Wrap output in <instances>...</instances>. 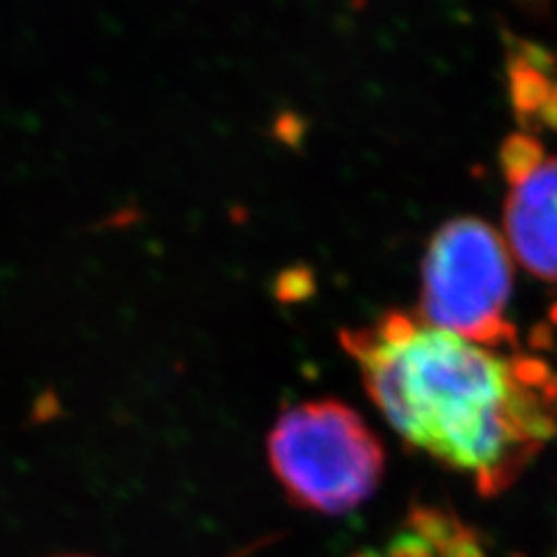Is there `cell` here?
<instances>
[{
  "mask_svg": "<svg viewBox=\"0 0 557 557\" xmlns=\"http://www.w3.org/2000/svg\"><path fill=\"white\" fill-rule=\"evenodd\" d=\"M374 405L432 458L472 472L485 493L507 481L534 428L516 374L481 344L386 317L344 335Z\"/></svg>",
  "mask_w": 557,
  "mask_h": 557,
  "instance_id": "obj_1",
  "label": "cell"
},
{
  "mask_svg": "<svg viewBox=\"0 0 557 557\" xmlns=\"http://www.w3.org/2000/svg\"><path fill=\"white\" fill-rule=\"evenodd\" d=\"M268 456L290 502L325 516L360 507L383 474L376 434L339 399H311L284 411L268 437Z\"/></svg>",
  "mask_w": 557,
  "mask_h": 557,
  "instance_id": "obj_2",
  "label": "cell"
},
{
  "mask_svg": "<svg viewBox=\"0 0 557 557\" xmlns=\"http://www.w3.org/2000/svg\"><path fill=\"white\" fill-rule=\"evenodd\" d=\"M511 298L507 247L491 225L458 219L432 237L423 263L428 325L469 342L495 339Z\"/></svg>",
  "mask_w": 557,
  "mask_h": 557,
  "instance_id": "obj_3",
  "label": "cell"
},
{
  "mask_svg": "<svg viewBox=\"0 0 557 557\" xmlns=\"http://www.w3.org/2000/svg\"><path fill=\"white\" fill-rule=\"evenodd\" d=\"M504 228L520 265L557 284V159L520 170L507 200Z\"/></svg>",
  "mask_w": 557,
  "mask_h": 557,
  "instance_id": "obj_4",
  "label": "cell"
},
{
  "mask_svg": "<svg viewBox=\"0 0 557 557\" xmlns=\"http://www.w3.org/2000/svg\"><path fill=\"white\" fill-rule=\"evenodd\" d=\"M391 557H434L432 546L421 536H405L393 546Z\"/></svg>",
  "mask_w": 557,
  "mask_h": 557,
  "instance_id": "obj_5",
  "label": "cell"
}]
</instances>
